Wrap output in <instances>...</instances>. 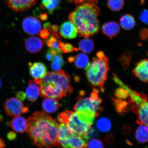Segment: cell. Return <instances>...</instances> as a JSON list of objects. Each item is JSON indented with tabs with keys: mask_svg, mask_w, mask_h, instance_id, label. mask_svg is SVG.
<instances>
[{
	"mask_svg": "<svg viewBox=\"0 0 148 148\" xmlns=\"http://www.w3.org/2000/svg\"><path fill=\"white\" fill-rule=\"evenodd\" d=\"M28 120L27 132L33 144L40 147H60V125L44 112H36Z\"/></svg>",
	"mask_w": 148,
	"mask_h": 148,
	"instance_id": "6da1fadb",
	"label": "cell"
},
{
	"mask_svg": "<svg viewBox=\"0 0 148 148\" xmlns=\"http://www.w3.org/2000/svg\"><path fill=\"white\" fill-rule=\"evenodd\" d=\"M76 5L69 16L70 21L76 28L79 37L85 38L99 32V23L98 16L100 10L97 0H69Z\"/></svg>",
	"mask_w": 148,
	"mask_h": 148,
	"instance_id": "7a4b0ae2",
	"label": "cell"
},
{
	"mask_svg": "<svg viewBox=\"0 0 148 148\" xmlns=\"http://www.w3.org/2000/svg\"><path fill=\"white\" fill-rule=\"evenodd\" d=\"M109 69L108 58L103 51H99L86 70V77L93 86L99 87L103 92L104 91L103 85L107 80Z\"/></svg>",
	"mask_w": 148,
	"mask_h": 148,
	"instance_id": "3957f363",
	"label": "cell"
},
{
	"mask_svg": "<svg viewBox=\"0 0 148 148\" xmlns=\"http://www.w3.org/2000/svg\"><path fill=\"white\" fill-rule=\"evenodd\" d=\"M119 86L126 90L130 96L128 104L131 110L137 116V123L148 126V101L147 96L131 89L123 82L120 83Z\"/></svg>",
	"mask_w": 148,
	"mask_h": 148,
	"instance_id": "277c9868",
	"label": "cell"
},
{
	"mask_svg": "<svg viewBox=\"0 0 148 148\" xmlns=\"http://www.w3.org/2000/svg\"><path fill=\"white\" fill-rule=\"evenodd\" d=\"M58 118L60 123L64 124L74 134L82 136L86 140L92 125L80 114L66 111L59 114Z\"/></svg>",
	"mask_w": 148,
	"mask_h": 148,
	"instance_id": "5b68a950",
	"label": "cell"
},
{
	"mask_svg": "<svg viewBox=\"0 0 148 148\" xmlns=\"http://www.w3.org/2000/svg\"><path fill=\"white\" fill-rule=\"evenodd\" d=\"M95 90L92 92L90 97H79L74 109L76 112L82 114L92 123L102 110L101 106L102 99Z\"/></svg>",
	"mask_w": 148,
	"mask_h": 148,
	"instance_id": "8992f818",
	"label": "cell"
},
{
	"mask_svg": "<svg viewBox=\"0 0 148 148\" xmlns=\"http://www.w3.org/2000/svg\"><path fill=\"white\" fill-rule=\"evenodd\" d=\"M39 85L40 86V95L42 97L58 99H62L66 96L62 86L56 82H40Z\"/></svg>",
	"mask_w": 148,
	"mask_h": 148,
	"instance_id": "52a82bcc",
	"label": "cell"
},
{
	"mask_svg": "<svg viewBox=\"0 0 148 148\" xmlns=\"http://www.w3.org/2000/svg\"><path fill=\"white\" fill-rule=\"evenodd\" d=\"M4 109L8 115L14 117L27 112L29 110L27 107L24 106L21 101L14 97L7 100L5 103Z\"/></svg>",
	"mask_w": 148,
	"mask_h": 148,
	"instance_id": "ba28073f",
	"label": "cell"
},
{
	"mask_svg": "<svg viewBox=\"0 0 148 148\" xmlns=\"http://www.w3.org/2000/svg\"><path fill=\"white\" fill-rule=\"evenodd\" d=\"M22 27L24 31L28 34L36 35L41 31L42 24L38 18L29 16L24 18L22 23Z\"/></svg>",
	"mask_w": 148,
	"mask_h": 148,
	"instance_id": "9c48e42d",
	"label": "cell"
},
{
	"mask_svg": "<svg viewBox=\"0 0 148 148\" xmlns=\"http://www.w3.org/2000/svg\"><path fill=\"white\" fill-rule=\"evenodd\" d=\"M28 64L29 74L35 79V82L38 84L47 73V67L45 64L39 62H29Z\"/></svg>",
	"mask_w": 148,
	"mask_h": 148,
	"instance_id": "30bf717a",
	"label": "cell"
},
{
	"mask_svg": "<svg viewBox=\"0 0 148 148\" xmlns=\"http://www.w3.org/2000/svg\"><path fill=\"white\" fill-rule=\"evenodd\" d=\"M9 8L17 12H23L31 9L37 0H4Z\"/></svg>",
	"mask_w": 148,
	"mask_h": 148,
	"instance_id": "8fae6325",
	"label": "cell"
},
{
	"mask_svg": "<svg viewBox=\"0 0 148 148\" xmlns=\"http://www.w3.org/2000/svg\"><path fill=\"white\" fill-rule=\"evenodd\" d=\"M133 73L135 76L140 80L148 82V59H144L138 62Z\"/></svg>",
	"mask_w": 148,
	"mask_h": 148,
	"instance_id": "7c38bea8",
	"label": "cell"
},
{
	"mask_svg": "<svg viewBox=\"0 0 148 148\" xmlns=\"http://www.w3.org/2000/svg\"><path fill=\"white\" fill-rule=\"evenodd\" d=\"M60 36L65 38L72 39L76 38L77 29L71 21H67L63 23L60 28Z\"/></svg>",
	"mask_w": 148,
	"mask_h": 148,
	"instance_id": "4fadbf2b",
	"label": "cell"
},
{
	"mask_svg": "<svg viewBox=\"0 0 148 148\" xmlns=\"http://www.w3.org/2000/svg\"><path fill=\"white\" fill-rule=\"evenodd\" d=\"M8 124L15 132L21 134L27 132L28 120L23 116H15Z\"/></svg>",
	"mask_w": 148,
	"mask_h": 148,
	"instance_id": "5bb4252c",
	"label": "cell"
},
{
	"mask_svg": "<svg viewBox=\"0 0 148 148\" xmlns=\"http://www.w3.org/2000/svg\"><path fill=\"white\" fill-rule=\"evenodd\" d=\"M43 46V42L38 37H29L26 40L25 47L29 52L34 53H38L41 50Z\"/></svg>",
	"mask_w": 148,
	"mask_h": 148,
	"instance_id": "9a60e30c",
	"label": "cell"
},
{
	"mask_svg": "<svg viewBox=\"0 0 148 148\" xmlns=\"http://www.w3.org/2000/svg\"><path fill=\"white\" fill-rule=\"evenodd\" d=\"M26 97L31 101H34L40 95V86L34 80L29 81V86L26 90Z\"/></svg>",
	"mask_w": 148,
	"mask_h": 148,
	"instance_id": "2e32d148",
	"label": "cell"
},
{
	"mask_svg": "<svg viewBox=\"0 0 148 148\" xmlns=\"http://www.w3.org/2000/svg\"><path fill=\"white\" fill-rule=\"evenodd\" d=\"M101 29L103 34L112 38L118 34L120 28L119 24L116 22H109L103 24Z\"/></svg>",
	"mask_w": 148,
	"mask_h": 148,
	"instance_id": "e0dca14e",
	"label": "cell"
},
{
	"mask_svg": "<svg viewBox=\"0 0 148 148\" xmlns=\"http://www.w3.org/2000/svg\"><path fill=\"white\" fill-rule=\"evenodd\" d=\"M42 107L46 112L52 114L58 110L60 104L57 99L46 98L42 102Z\"/></svg>",
	"mask_w": 148,
	"mask_h": 148,
	"instance_id": "ac0fdd59",
	"label": "cell"
},
{
	"mask_svg": "<svg viewBox=\"0 0 148 148\" xmlns=\"http://www.w3.org/2000/svg\"><path fill=\"white\" fill-rule=\"evenodd\" d=\"M62 0H42L41 7L51 15L54 11L60 8Z\"/></svg>",
	"mask_w": 148,
	"mask_h": 148,
	"instance_id": "d6986e66",
	"label": "cell"
},
{
	"mask_svg": "<svg viewBox=\"0 0 148 148\" xmlns=\"http://www.w3.org/2000/svg\"><path fill=\"white\" fill-rule=\"evenodd\" d=\"M74 64L77 68L86 70L90 63L88 57L84 53H80L75 57Z\"/></svg>",
	"mask_w": 148,
	"mask_h": 148,
	"instance_id": "ffe728a7",
	"label": "cell"
},
{
	"mask_svg": "<svg viewBox=\"0 0 148 148\" xmlns=\"http://www.w3.org/2000/svg\"><path fill=\"white\" fill-rule=\"evenodd\" d=\"M136 131V138L139 143H144L148 142V126L140 125Z\"/></svg>",
	"mask_w": 148,
	"mask_h": 148,
	"instance_id": "44dd1931",
	"label": "cell"
},
{
	"mask_svg": "<svg viewBox=\"0 0 148 148\" xmlns=\"http://www.w3.org/2000/svg\"><path fill=\"white\" fill-rule=\"evenodd\" d=\"M120 25L125 30H131L136 25L134 18L131 15L127 14L122 16L120 20Z\"/></svg>",
	"mask_w": 148,
	"mask_h": 148,
	"instance_id": "7402d4cb",
	"label": "cell"
},
{
	"mask_svg": "<svg viewBox=\"0 0 148 148\" xmlns=\"http://www.w3.org/2000/svg\"><path fill=\"white\" fill-rule=\"evenodd\" d=\"M94 43L91 39L86 38L80 40L79 44V50L84 53H91L94 48Z\"/></svg>",
	"mask_w": 148,
	"mask_h": 148,
	"instance_id": "603a6c76",
	"label": "cell"
},
{
	"mask_svg": "<svg viewBox=\"0 0 148 148\" xmlns=\"http://www.w3.org/2000/svg\"><path fill=\"white\" fill-rule=\"evenodd\" d=\"M59 39L56 37L51 36L45 40L46 44L48 47L55 50L58 53H61V47L63 42L60 41Z\"/></svg>",
	"mask_w": 148,
	"mask_h": 148,
	"instance_id": "cb8c5ba5",
	"label": "cell"
},
{
	"mask_svg": "<svg viewBox=\"0 0 148 148\" xmlns=\"http://www.w3.org/2000/svg\"><path fill=\"white\" fill-rule=\"evenodd\" d=\"M97 127L99 131L106 132L110 130L112 127V123L108 118L102 117L97 120Z\"/></svg>",
	"mask_w": 148,
	"mask_h": 148,
	"instance_id": "d4e9b609",
	"label": "cell"
},
{
	"mask_svg": "<svg viewBox=\"0 0 148 148\" xmlns=\"http://www.w3.org/2000/svg\"><path fill=\"white\" fill-rule=\"evenodd\" d=\"M117 112L120 114H123L128 110V104L126 101L119 99H112Z\"/></svg>",
	"mask_w": 148,
	"mask_h": 148,
	"instance_id": "484cf974",
	"label": "cell"
},
{
	"mask_svg": "<svg viewBox=\"0 0 148 148\" xmlns=\"http://www.w3.org/2000/svg\"><path fill=\"white\" fill-rule=\"evenodd\" d=\"M125 4L124 0H108L107 5L113 12H119L123 8Z\"/></svg>",
	"mask_w": 148,
	"mask_h": 148,
	"instance_id": "4316f807",
	"label": "cell"
},
{
	"mask_svg": "<svg viewBox=\"0 0 148 148\" xmlns=\"http://www.w3.org/2000/svg\"><path fill=\"white\" fill-rule=\"evenodd\" d=\"M88 148H103L104 147L103 142L98 139H93L87 144V147Z\"/></svg>",
	"mask_w": 148,
	"mask_h": 148,
	"instance_id": "83f0119b",
	"label": "cell"
},
{
	"mask_svg": "<svg viewBox=\"0 0 148 148\" xmlns=\"http://www.w3.org/2000/svg\"><path fill=\"white\" fill-rule=\"evenodd\" d=\"M79 49L74 48L71 44L69 43L63 44L61 49V53H67L72 52L74 51H77Z\"/></svg>",
	"mask_w": 148,
	"mask_h": 148,
	"instance_id": "f1b7e54d",
	"label": "cell"
},
{
	"mask_svg": "<svg viewBox=\"0 0 148 148\" xmlns=\"http://www.w3.org/2000/svg\"><path fill=\"white\" fill-rule=\"evenodd\" d=\"M115 95L117 99H126L129 97V95L126 90L123 88H120L116 90Z\"/></svg>",
	"mask_w": 148,
	"mask_h": 148,
	"instance_id": "f546056e",
	"label": "cell"
},
{
	"mask_svg": "<svg viewBox=\"0 0 148 148\" xmlns=\"http://www.w3.org/2000/svg\"><path fill=\"white\" fill-rule=\"evenodd\" d=\"M140 18L143 23L148 25V10L144 9L142 11L140 14Z\"/></svg>",
	"mask_w": 148,
	"mask_h": 148,
	"instance_id": "4dcf8cb0",
	"label": "cell"
},
{
	"mask_svg": "<svg viewBox=\"0 0 148 148\" xmlns=\"http://www.w3.org/2000/svg\"><path fill=\"white\" fill-rule=\"evenodd\" d=\"M62 65L60 63L53 61L52 62L51 66L52 69L55 71H58L61 70Z\"/></svg>",
	"mask_w": 148,
	"mask_h": 148,
	"instance_id": "1f68e13d",
	"label": "cell"
},
{
	"mask_svg": "<svg viewBox=\"0 0 148 148\" xmlns=\"http://www.w3.org/2000/svg\"><path fill=\"white\" fill-rule=\"evenodd\" d=\"M53 60L60 63L62 65V66H63L64 64V62L63 59V57L60 53H58L54 56L53 57Z\"/></svg>",
	"mask_w": 148,
	"mask_h": 148,
	"instance_id": "d6a6232c",
	"label": "cell"
},
{
	"mask_svg": "<svg viewBox=\"0 0 148 148\" xmlns=\"http://www.w3.org/2000/svg\"><path fill=\"white\" fill-rule=\"evenodd\" d=\"M105 142L108 145H112L114 142V138L113 135L109 134L107 135L105 138Z\"/></svg>",
	"mask_w": 148,
	"mask_h": 148,
	"instance_id": "836d02e7",
	"label": "cell"
},
{
	"mask_svg": "<svg viewBox=\"0 0 148 148\" xmlns=\"http://www.w3.org/2000/svg\"><path fill=\"white\" fill-rule=\"evenodd\" d=\"M16 98L21 101H23L25 99L26 95L25 93L23 92H18L16 94Z\"/></svg>",
	"mask_w": 148,
	"mask_h": 148,
	"instance_id": "e575fe53",
	"label": "cell"
},
{
	"mask_svg": "<svg viewBox=\"0 0 148 148\" xmlns=\"http://www.w3.org/2000/svg\"><path fill=\"white\" fill-rule=\"evenodd\" d=\"M7 136L8 140H14L16 138V134L13 131H10L7 134Z\"/></svg>",
	"mask_w": 148,
	"mask_h": 148,
	"instance_id": "d590c367",
	"label": "cell"
},
{
	"mask_svg": "<svg viewBox=\"0 0 148 148\" xmlns=\"http://www.w3.org/2000/svg\"><path fill=\"white\" fill-rule=\"evenodd\" d=\"M49 33L46 29H43L40 31V36L42 38H47L49 36Z\"/></svg>",
	"mask_w": 148,
	"mask_h": 148,
	"instance_id": "8d00e7d4",
	"label": "cell"
},
{
	"mask_svg": "<svg viewBox=\"0 0 148 148\" xmlns=\"http://www.w3.org/2000/svg\"><path fill=\"white\" fill-rule=\"evenodd\" d=\"M123 132L126 134H129L130 132L131 129L129 126H125L123 127Z\"/></svg>",
	"mask_w": 148,
	"mask_h": 148,
	"instance_id": "74e56055",
	"label": "cell"
},
{
	"mask_svg": "<svg viewBox=\"0 0 148 148\" xmlns=\"http://www.w3.org/2000/svg\"><path fill=\"white\" fill-rule=\"evenodd\" d=\"M45 57L46 60L48 61H51L53 60V56L51 55V53L48 51L46 53Z\"/></svg>",
	"mask_w": 148,
	"mask_h": 148,
	"instance_id": "f35d334b",
	"label": "cell"
},
{
	"mask_svg": "<svg viewBox=\"0 0 148 148\" xmlns=\"http://www.w3.org/2000/svg\"><path fill=\"white\" fill-rule=\"evenodd\" d=\"M40 19L42 21H45L47 19L48 16L47 14H42L40 16Z\"/></svg>",
	"mask_w": 148,
	"mask_h": 148,
	"instance_id": "ab89813d",
	"label": "cell"
},
{
	"mask_svg": "<svg viewBox=\"0 0 148 148\" xmlns=\"http://www.w3.org/2000/svg\"><path fill=\"white\" fill-rule=\"evenodd\" d=\"M49 52V53H51V55H52L53 56H55V55L57 54V53H57V52L55 50L53 49H52V48H50V49L48 50Z\"/></svg>",
	"mask_w": 148,
	"mask_h": 148,
	"instance_id": "60d3db41",
	"label": "cell"
},
{
	"mask_svg": "<svg viewBox=\"0 0 148 148\" xmlns=\"http://www.w3.org/2000/svg\"><path fill=\"white\" fill-rule=\"evenodd\" d=\"M5 144L4 141L3 139L0 138V148L5 147Z\"/></svg>",
	"mask_w": 148,
	"mask_h": 148,
	"instance_id": "b9f144b4",
	"label": "cell"
},
{
	"mask_svg": "<svg viewBox=\"0 0 148 148\" xmlns=\"http://www.w3.org/2000/svg\"><path fill=\"white\" fill-rule=\"evenodd\" d=\"M74 59H75V57H70L69 58H68V61L70 62H74Z\"/></svg>",
	"mask_w": 148,
	"mask_h": 148,
	"instance_id": "7bdbcfd3",
	"label": "cell"
},
{
	"mask_svg": "<svg viewBox=\"0 0 148 148\" xmlns=\"http://www.w3.org/2000/svg\"><path fill=\"white\" fill-rule=\"evenodd\" d=\"M3 120V116L0 114V122H1Z\"/></svg>",
	"mask_w": 148,
	"mask_h": 148,
	"instance_id": "ee69618b",
	"label": "cell"
},
{
	"mask_svg": "<svg viewBox=\"0 0 148 148\" xmlns=\"http://www.w3.org/2000/svg\"><path fill=\"white\" fill-rule=\"evenodd\" d=\"M2 82L1 79H0V88H1L2 86Z\"/></svg>",
	"mask_w": 148,
	"mask_h": 148,
	"instance_id": "f6af8a7d",
	"label": "cell"
}]
</instances>
